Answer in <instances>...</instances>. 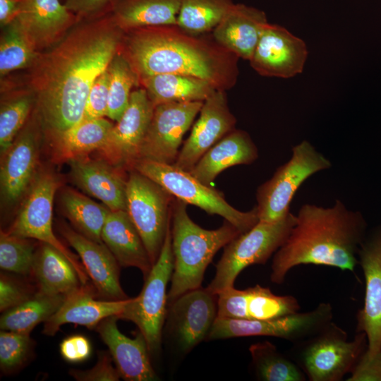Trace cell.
<instances>
[{"label":"cell","instance_id":"6da1fadb","mask_svg":"<svg viewBox=\"0 0 381 381\" xmlns=\"http://www.w3.org/2000/svg\"><path fill=\"white\" fill-rule=\"evenodd\" d=\"M125 32L109 15L74 28L30 68L41 126L55 144L82 120L89 92L120 50Z\"/></svg>","mask_w":381,"mask_h":381},{"label":"cell","instance_id":"7a4b0ae2","mask_svg":"<svg viewBox=\"0 0 381 381\" xmlns=\"http://www.w3.org/2000/svg\"><path fill=\"white\" fill-rule=\"evenodd\" d=\"M120 51L138 79L176 73L203 79L226 90L236 82L238 57L217 43L202 40L177 25L125 32Z\"/></svg>","mask_w":381,"mask_h":381},{"label":"cell","instance_id":"3957f363","mask_svg":"<svg viewBox=\"0 0 381 381\" xmlns=\"http://www.w3.org/2000/svg\"><path fill=\"white\" fill-rule=\"evenodd\" d=\"M365 227L361 213L347 209L339 200L328 207L302 205L289 235L274 253L271 281L283 283L289 271L300 265L354 272Z\"/></svg>","mask_w":381,"mask_h":381},{"label":"cell","instance_id":"277c9868","mask_svg":"<svg viewBox=\"0 0 381 381\" xmlns=\"http://www.w3.org/2000/svg\"><path fill=\"white\" fill-rule=\"evenodd\" d=\"M187 205L174 198L171 205L174 262L167 294L169 305L183 294L200 288L205 270L217 252L242 234L226 220L217 229L200 227L188 216Z\"/></svg>","mask_w":381,"mask_h":381},{"label":"cell","instance_id":"5b68a950","mask_svg":"<svg viewBox=\"0 0 381 381\" xmlns=\"http://www.w3.org/2000/svg\"><path fill=\"white\" fill-rule=\"evenodd\" d=\"M130 167L157 183L174 198L195 205L210 214L221 216L241 233L250 230L259 222L255 206L248 212L236 209L219 191L174 164L138 159Z\"/></svg>","mask_w":381,"mask_h":381},{"label":"cell","instance_id":"8992f818","mask_svg":"<svg viewBox=\"0 0 381 381\" xmlns=\"http://www.w3.org/2000/svg\"><path fill=\"white\" fill-rule=\"evenodd\" d=\"M296 222L291 212L272 222L259 221L253 228L242 233L224 246L216 265L214 279L206 288L218 295L234 286L239 273L246 267L265 264L283 245Z\"/></svg>","mask_w":381,"mask_h":381},{"label":"cell","instance_id":"52a82bcc","mask_svg":"<svg viewBox=\"0 0 381 381\" xmlns=\"http://www.w3.org/2000/svg\"><path fill=\"white\" fill-rule=\"evenodd\" d=\"M330 161L307 140L292 148L291 158L257 189L259 221L272 222L286 216L300 186L311 176L330 168Z\"/></svg>","mask_w":381,"mask_h":381},{"label":"cell","instance_id":"ba28073f","mask_svg":"<svg viewBox=\"0 0 381 381\" xmlns=\"http://www.w3.org/2000/svg\"><path fill=\"white\" fill-rule=\"evenodd\" d=\"M174 262L170 225L160 255L144 279L140 294L130 298L118 317L119 320L136 325L147 343L150 354H157L161 349L162 329L167 313V287L171 279Z\"/></svg>","mask_w":381,"mask_h":381},{"label":"cell","instance_id":"9c48e42d","mask_svg":"<svg viewBox=\"0 0 381 381\" xmlns=\"http://www.w3.org/2000/svg\"><path fill=\"white\" fill-rule=\"evenodd\" d=\"M60 186L56 175L49 170L37 172L25 193L22 205L7 233L35 239L51 245L60 251L75 268L83 284L90 278L78 257L71 252L55 236L53 230L54 197Z\"/></svg>","mask_w":381,"mask_h":381},{"label":"cell","instance_id":"30bf717a","mask_svg":"<svg viewBox=\"0 0 381 381\" xmlns=\"http://www.w3.org/2000/svg\"><path fill=\"white\" fill-rule=\"evenodd\" d=\"M127 212L139 232L152 265L157 260L171 221L174 197L132 169L126 182Z\"/></svg>","mask_w":381,"mask_h":381},{"label":"cell","instance_id":"8fae6325","mask_svg":"<svg viewBox=\"0 0 381 381\" xmlns=\"http://www.w3.org/2000/svg\"><path fill=\"white\" fill-rule=\"evenodd\" d=\"M365 339L359 332L347 341L346 333L330 322L306 341L301 352V366L311 381L340 380L363 353Z\"/></svg>","mask_w":381,"mask_h":381},{"label":"cell","instance_id":"7c38bea8","mask_svg":"<svg viewBox=\"0 0 381 381\" xmlns=\"http://www.w3.org/2000/svg\"><path fill=\"white\" fill-rule=\"evenodd\" d=\"M332 318V308L329 303H320L311 311L298 312L268 320L217 317L208 334V339L270 336L298 340L317 334L331 322Z\"/></svg>","mask_w":381,"mask_h":381},{"label":"cell","instance_id":"4fadbf2b","mask_svg":"<svg viewBox=\"0 0 381 381\" xmlns=\"http://www.w3.org/2000/svg\"><path fill=\"white\" fill-rule=\"evenodd\" d=\"M203 102H171L155 106L136 159L173 164L183 138L200 113Z\"/></svg>","mask_w":381,"mask_h":381},{"label":"cell","instance_id":"5bb4252c","mask_svg":"<svg viewBox=\"0 0 381 381\" xmlns=\"http://www.w3.org/2000/svg\"><path fill=\"white\" fill-rule=\"evenodd\" d=\"M41 126L35 112L1 156L0 190L4 205H13L21 199L37 174Z\"/></svg>","mask_w":381,"mask_h":381},{"label":"cell","instance_id":"9a60e30c","mask_svg":"<svg viewBox=\"0 0 381 381\" xmlns=\"http://www.w3.org/2000/svg\"><path fill=\"white\" fill-rule=\"evenodd\" d=\"M154 109L144 88L132 91L126 109L99 150L102 159L114 167H130L138 157Z\"/></svg>","mask_w":381,"mask_h":381},{"label":"cell","instance_id":"2e32d148","mask_svg":"<svg viewBox=\"0 0 381 381\" xmlns=\"http://www.w3.org/2000/svg\"><path fill=\"white\" fill-rule=\"evenodd\" d=\"M236 123V119L228 106L225 90H217L204 101L200 116L173 164L190 171L213 145L235 129Z\"/></svg>","mask_w":381,"mask_h":381},{"label":"cell","instance_id":"e0dca14e","mask_svg":"<svg viewBox=\"0 0 381 381\" xmlns=\"http://www.w3.org/2000/svg\"><path fill=\"white\" fill-rule=\"evenodd\" d=\"M307 56L304 41L282 26L268 23L249 61L261 75L289 78L303 71Z\"/></svg>","mask_w":381,"mask_h":381},{"label":"cell","instance_id":"ac0fdd59","mask_svg":"<svg viewBox=\"0 0 381 381\" xmlns=\"http://www.w3.org/2000/svg\"><path fill=\"white\" fill-rule=\"evenodd\" d=\"M365 281L364 304L358 313L357 331L365 334V353L370 357L381 351V229L363 240L358 253Z\"/></svg>","mask_w":381,"mask_h":381},{"label":"cell","instance_id":"d6986e66","mask_svg":"<svg viewBox=\"0 0 381 381\" xmlns=\"http://www.w3.org/2000/svg\"><path fill=\"white\" fill-rule=\"evenodd\" d=\"M56 226L61 236L81 259L97 296L111 301L129 298L120 284V265L104 243L85 237L64 222H58Z\"/></svg>","mask_w":381,"mask_h":381},{"label":"cell","instance_id":"ffe728a7","mask_svg":"<svg viewBox=\"0 0 381 381\" xmlns=\"http://www.w3.org/2000/svg\"><path fill=\"white\" fill-rule=\"evenodd\" d=\"M171 329L183 352H189L208 335L217 316V295L198 288L169 304Z\"/></svg>","mask_w":381,"mask_h":381},{"label":"cell","instance_id":"44dd1931","mask_svg":"<svg viewBox=\"0 0 381 381\" xmlns=\"http://www.w3.org/2000/svg\"><path fill=\"white\" fill-rule=\"evenodd\" d=\"M15 19L40 53L59 42L80 20L59 0H20Z\"/></svg>","mask_w":381,"mask_h":381},{"label":"cell","instance_id":"7402d4cb","mask_svg":"<svg viewBox=\"0 0 381 381\" xmlns=\"http://www.w3.org/2000/svg\"><path fill=\"white\" fill-rule=\"evenodd\" d=\"M300 305L292 296H277L258 284L243 290L234 286L217 295V316L247 320H268L298 313Z\"/></svg>","mask_w":381,"mask_h":381},{"label":"cell","instance_id":"603a6c76","mask_svg":"<svg viewBox=\"0 0 381 381\" xmlns=\"http://www.w3.org/2000/svg\"><path fill=\"white\" fill-rule=\"evenodd\" d=\"M116 315L102 320L95 330L109 349L121 378L126 381H155L159 377L150 361L147 343L140 332L131 339L121 333Z\"/></svg>","mask_w":381,"mask_h":381},{"label":"cell","instance_id":"cb8c5ba5","mask_svg":"<svg viewBox=\"0 0 381 381\" xmlns=\"http://www.w3.org/2000/svg\"><path fill=\"white\" fill-rule=\"evenodd\" d=\"M72 181L111 211L127 210L126 182L116 167L87 155L68 159Z\"/></svg>","mask_w":381,"mask_h":381},{"label":"cell","instance_id":"d4e9b609","mask_svg":"<svg viewBox=\"0 0 381 381\" xmlns=\"http://www.w3.org/2000/svg\"><path fill=\"white\" fill-rule=\"evenodd\" d=\"M95 288L89 283L66 295L59 309L44 322L42 333L54 336L63 325L68 323L95 329L104 319L119 317L130 300H98Z\"/></svg>","mask_w":381,"mask_h":381},{"label":"cell","instance_id":"484cf974","mask_svg":"<svg viewBox=\"0 0 381 381\" xmlns=\"http://www.w3.org/2000/svg\"><path fill=\"white\" fill-rule=\"evenodd\" d=\"M267 24L263 11L242 4H233L213 29V37L224 49L249 61Z\"/></svg>","mask_w":381,"mask_h":381},{"label":"cell","instance_id":"4316f807","mask_svg":"<svg viewBox=\"0 0 381 381\" xmlns=\"http://www.w3.org/2000/svg\"><path fill=\"white\" fill-rule=\"evenodd\" d=\"M119 265L135 267L147 278L152 264L142 238L127 211H110L101 234Z\"/></svg>","mask_w":381,"mask_h":381},{"label":"cell","instance_id":"83f0119b","mask_svg":"<svg viewBox=\"0 0 381 381\" xmlns=\"http://www.w3.org/2000/svg\"><path fill=\"white\" fill-rule=\"evenodd\" d=\"M258 158V148L248 133L234 129L213 145L189 172L210 186L222 171L235 165L252 164Z\"/></svg>","mask_w":381,"mask_h":381},{"label":"cell","instance_id":"f1b7e54d","mask_svg":"<svg viewBox=\"0 0 381 381\" xmlns=\"http://www.w3.org/2000/svg\"><path fill=\"white\" fill-rule=\"evenodd\" d=\"M42 295H68L83 284L75 268L56 248L40 242L36 248L30 274Z\"/></svg>","mask_w":381,"mask_h":381},{"label":"cell","instance_id":"f546056e","mask_svg":"<svg viewBox=\"0 0 381 381\" xmlns=\"http://www.w3.org/2000/svg\"><path fill=\"white\" fill-rule=\"evenodd\" d=\"M180 0H119L111 13L124 32L157 26L176 25Z\"/></svg>","mask_w":381,"mask_h":381},{"label":"cell","instance_id":"4dcf8cb0","mask_svg":"<svg viewBox=\"0 0 381 381\" xmlns=\"http://www.w3.org/2000/svg\"><path fill=\"white\" fill-rule=\"evenodd\" d=\"M154 104L206 100L217 89L209 82L190 75L161 73L139 78Z\"/></svg>","mask_w":381,"mask_h":381},{"label":"cell","instance_id":"1f68e13d","mask_svg":"<svg viewBox=\"0 0 381 381\" xmlns=\"http://www.w3.org/2000/svg\"><path fill=\"white\" fill-rule=\"evenodd\" d=\"M60 207L75 230L94 241L103 243L102 230L111 211L107 207L71 188L62 190Z\"/></svg>","mask_w":381,"mask_h":381},{"label":"cell","instance_id":"d6a6232c","mask_svg":"<svg viewBox=\"0 0 381 381\" xmlns=\"http://www.w3.org/2000/svg\"><path fill=\"white\" fill-rule=\"evenodd\" d=\"M66 296L36 293L27 301L2 313L1 329L30 334L36 325L45 322L59 309Z\"/></svg>","mask_w":381,"mask_h":381},{"label":"cell","instance_id":"836d02e7","mask_svg":"<svg viewBox=\"0 0 381 381\" xmlns=\"http://www.w3.org/2000/svg\"><path fill=\"white\" fill-rule=\"evenodd\" d=\"M114 124L104 119L81 121L66 131L56 144L60 155L68 159L99 150Z\"/></svg>","mask_w":381,"mask_h":381},{"label":"cell","instance_id":"e575fe53","mask_svg":"<svg viewBox=\"0 0 381 381\" xmlns=\"http://www.w3.org/2000/svg\"><path fill=\"white\" fill-rule=\"evenodd\" d=\"M231 0H180L177 26L199 35L213 30L233 5Z\"/></svg>","mask_w":381,"mask_h":381},{"label":"cell","instance_id":"d590c367","mask_svg":"<svg viewBox=\"0 0 381 381\" xmlns=\"http://www.w3.org/2000/svg\"><path fill=\"white\" fill-rule=\"evenodd\" d=\"M40 54L30 44L16 19L3 27L0 40L1 78L12 71L30 68Z\"/></svg>","mask_w":381,"mask_h":381},{"label":"cell","instance_id":"8d00e7d4","mask_svg":"<svg viewBox=\"0 0 381 381\" xmlns=\"http://www.w3.org/2000/svg\"><path fill=\"white\" fill-rule=\"evenodd\" d=\"M36 99L30 90L15 92L1 99L0 107V153L9 148L25 125Z\"/></svg>","mask_w":381,"mask_h":381},{"label":"cell","instance_id":"74e56055","mask_svg":"<svg viewBox=\"0 0 381 381\" xmlns=\"http://www.w3.org/2000/svg\"><path fill=\"white\" fill-rule=\"evenodd\" d=\"M253 364L259 379L265 381H301V369L282 356L269 341L258 342L249 348Z\"/></svg>","mask_w":381,"mask_h":381},{"label":"cell","instance_id":"f35d334b","mask_svg":"<svg viewBox=\"0 0 381 381\" xmlns=\"http://www.w3.org/2000/svg\"><path fill=\"white\" fill-rule=\"evenodd\" d=\"M107 70L109 83L106 116L117 122L128 105L132 87L139 83V79L120 50L113 57Z\"/></svg>","mask_w":381,"mask_h":381},{"label":"cell","instance_id":"ab89813d","mask_svg":"<svg viewBox=\"0 0 381 381\" xmlns=\"http://www.w3.org/2000/svg\"><path fill=\"white\" fill-rule=\"evenodd\" d=\"M31 238L0 232V267L2 271L30 277L36 250Z\"/></svg>","mask_w":381,"mask_h":381},{"label":"cell","instance_id":"60d3db41","mask_svg":"<svg viewBox=\"0 0 381 381\" xmlns=\"http://www.w3.org/2000/svg\"><path fill=\"white\" fill-rule=\"evenodd\" d=\"M35 346L29 334L2 330L0 332V368L5 375L20 372L32 360Z\"/></svg>","mask_w":381,"mask_h":381},{"label":"cell","instance_id":"b9f144b4","mask_svg":"<svg viewBox=\"0 0 381 381\" xmlns=\"http://www.w3.org/2000/svg\"><path fill=\"white\" fill-rule=\"evenodd\" d=\"M18 274L1 272L0 274V311L4 313L27 301L37 292L26 277H17Z\"/></svg>","mask_w":381,"mask_h":381},{"label":"cell","instance_id":"7bdbcfd3","mask_svg":"<svg viewBox=\"0 0 381 381\" xmlns=\"http://www.w3.org/2000/svg\"><path fill=\"white\" fill-rule=\"evenodd\" d=\"M109 83V74L107 68L97 78L89 92L81 121L102 118L107 115Z\"/></svg>","mask_w":381,"mask_h":381},{"label":"cell","instance_id":"ee69618b","mask_svg":"<svg viewBox=\"0 0 381 381\" xmlns=\"http://www.w3.org/2000/svg\"><path fill=\"white\" fill-rule=\"evenodd\" d=\"M109 351L98 352L97 361L90 369H71L69 375L77 381H118L121 378Z\"/></svg>","mask_w":381,"mask_h":381},{"label":"cell","instance_id":"f6af8a7d","mask_svg":"<svg viewBox=\"0 0 381 381\" xmlns=\"http://www.w3.org/2000/svg\"><path fill=\"white\" fill-rule=\"evenodd\" d=\"M119 0H63V4L80 19L98 17L111 12Z\"/></svg>","mask_w":381,"mask_h":381},{"label":"cell","instance_id":"bcb514c9","mask_svg":"<svg viewBox=\"0 0 381 381\" xmlns=\"http://www.w3.org/2000/svg\"><path fill=\"white\" fill-rule=\"evenodd\" d=\"M89 339L83 335L75 334L65 338L59 345L62 358L69 363H80L87 360L91 354Z\"/></svg>","mask_w":381,"mask_h":381},{"label":"cell","instance_id":"7dc6e473","mask_svg":"<svg viewBox=\"0 0 381 381\" xmlns=\"http://www.w3.org/2000/svg\"><path fill=\"white\" fill-rule=\"evenodd\" d=\"M348 381H381V351L373 357L362 353Z\"/></svg>","mask_w":381,"mask_h":381},{"label":"cell","instance_id":"c3c4849f","mask_svg":"<svg viewBox=\"0 0 381 381\" xmlns=\"http://www.w3.org/2000/svg\"><path fill=\"white\" fill-rule=\"evenodd\" d=\"M20 0H0V24L4 27L18 16Z\"/></svg>","mask_w":381,"mask_h":381}]
</instances>
